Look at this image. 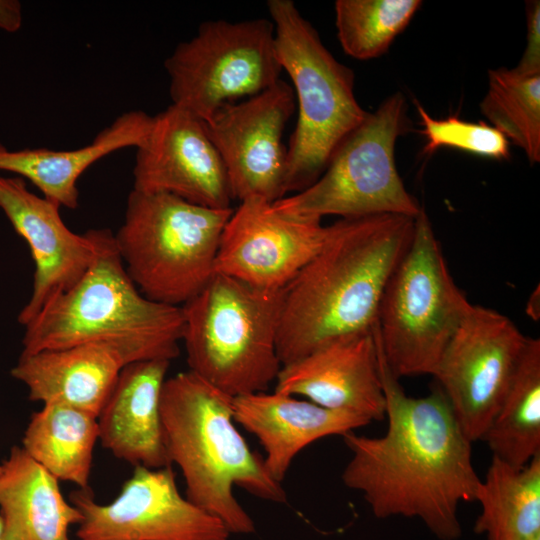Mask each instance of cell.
<instances>
[{
  "label": "cell",
  "instance_id": "cell-1",
  "mask_svg": "<svg viewBox=\"0 0 540 540\" xmlns=\"http://www.w3.org/2000/svg\"><path fill=\"white\" fill-rule=\"evenodd\" d=\"M376 337L388 426L380 437L342 435L352 453L343 483L359 491L377 518L420 519L440 540L461 536L458 507L475 501L480 484L472 442L437 387L425 397L406 395L389 370Z\"/></svg>",
  "mask_w": 540,
  "mask_h": 540
},
{
  "label": "cell",
  "instance_id": "cell-2",
  "mask_svg": "<svg viewBox=\"0 0 540 540\" xmlns=\"http://www.w3.org/2000/svg\"><path fill=\"white\" fill-rule=\"evenodd\" d=\"M415 218L381 214L327 226L318 252L285 288L276 342L282 366L332 340L373 329Z\"/></svg>",
  "mask_w": 540,
  "mask_h": 540
},
{
  "label": "cell",
  "instance_id": "cell-3",
  "mask_svg": "<svg viewBox=\"0 0 540 540\" xmlns=\"http://www.w3.org/2000/svg\"><path fill=\"white\" fill-rule=\"evenodd\" d=\"M160 412L167 458L183 474L185 497L231 534L255 531L234 486L260 499L286 501L281 483L235 427L233 397L189 370L166 379Z\"/></svg>",
  "mask_w": 540,
  "mask_h": 540
},
{
  "label": "cell",
  "instance_id": "cell-4",
  "mask_svg": "<svg viewBox=\"0 0 540 540\" xmlns=\"http://www.w3.org/2000/svg\"><path fill=\"white\" fill-rule=\"evenodd\" d=\"M95 256L83 277L26 325L22 353L87 343L115 349L126 364L171 362L180 352L182 308L152 301L130 279L110 229H90Z\"/></svg>",
  "mask_w": 540,
  "mask_h": 540
},
{
  "label": "cell",
  "instance_id": "cell-5",
  "mask_svg": "<svg viewBox=\"0 0 540 540\" xmlns=\"http://www.w3.org/2000/svg\"><path fill=\"white\" fill-rule=\"evenodd\" d=\"M284 294L214 273L181 307L189 370L231 397L267 391L282 367Z\"/></svg>",
  "mask_w": 540,
  "mask_h": 540
},
{
  "label": "cell",
  "instance_id": "cell-6",
  "mask_svg": "<svg viewBox=\"0 0 540 540\" xmlns=\"http://www.w3.org/2000/svg\"><path fill=\"white\" fill-rule=\"evenodd\" d=\"M275 49L292 81L298 108L287 147L286 194L325 171L340 144L367 117L354 94V73L340 63L291 0H269Z\"/></svg>",
  "mask_w": 540,
  "mask_h": 540
},
{
  "label": "cell",
  "instance_id": "cell-7",
  "mask_svg": "<svg viewBox=\"0 0 540 540\" xmlns=\"http://www.w3.org/2000/svg\"><path fill=\"white\" fill-rule=\"evenodd\" d=\"M232 212L132 189L124 222L114 234L132 282L148 299L182 307L215 273L220 238Z\"/></svg>",
  "mask_w": 540,
  "mask_h": 540
},
{
  "label": "cell",
  "instance_id": "cell-8",
  "mask_svg": "<svg viewBox=\"0 0 540 540\" xmlns=\"http://www.w3.org/2000/svg\"><path fill=\"white\" fill-rule=\"evenodd\" d=\"M472 304L455 284L424 209L383 291L375 331L396 378L433 375Z\"/></svg>",
  "mask_w": 540,
  "mask_h": 540
},
{
  "label": "cell",
  "instance_id": "cell-9",
  "mask_svg": "<svg viewBox=\"0 0 540 540\" xmlns=\"http://www.w3.org/2000/svg\"><path fill=\"white\" fill-rule=\"evenodd\" d=\"M409 127L405 97L396 92L340 144L309 187L275 202L276 209L322 219L381 214L415 218L423 209L405 188L395 163V144Z\"/></svg>",
  "mask_w": 540,
  "mask_h": 540
},
{
  "label": "cell",
  "instance_id": "cell-10",
  "mask_svg": "<svg viewBox=\"0 0 540 540\" xmlns=\"http://www.w3.org/2000/svg\"><path fill=\"white\" fill-rule=\"evenodd\" d=\"M164 66L172 104L202 120L226 103L270 88L282 72L267 18L205 21Z\"/></svg>",
  "mask_w": 540,
  "mask_h": 540
},
{
  "label": "cell",
  "instance_id": "cell-11",
  "mask_svg": "<svg viewBox=\"0 0 540 540\" xmlns=\"http://www.w3.org/2000/svg\"><path fill=\"white\" fill-rule=\"evenodd\" d=\"M527 339L504 314L472 304L446 346L433 376L472 443L497 412Z\"/></svg>",
  "mask_w": 540,
  "mask_h": 540
},
{
  "label": "cell",
  "instance_id": "cell-12",
  "mask_svg": "<svg viewBox=\"0 0 540 540\" xmlns=\"http://www.w3.org/2000/svg\"><path fill=\"white\" fill-rule=\"evenodd\" d=\"M82 514L78 540H228L230 532L177 488L171 466H135L118 496L98 503L90 488L70 494Z\"/></svg>",
  "mask_w": 540,
  "mask_h": 540
},
{
  "label": "cell",
  "instance_id": "cell-13",
  "mask_svg": "<svg viewBox=\"0 0 540 540\" xmlns=\"http://www.w3.org/2000/svg\"><path fill=\"white\" fill-rule=\"evenodd\" d=\"M296 108L292 86L280 79L238 103H226L204 121L226 168L233 200L286 196L283 132Z\"/></svg>",
  "mask_w": 540,
  "mask_h": 540
},
{
  "label": "cell",
  "instance_id": "cell-14",
  "mask_svg": "<svg viewBox=\"0 0 540 540\" xmlns=\"http://www.w3.org/2000/svg\"><path fill=\"white\" fill-rule=\"evenodd\" d=\"M321 220L260 198L240 201L224 226L214 271L261 289H285L322 246Z\"/></svg>",
  "mask_w": 540,
  "mask_h": 540
},
{
  "label": "cell",
  "instance_id": "cell-15",
  "mask_svg": "<svg viewBox=\"0 0 540 540\" xmlns=\"http://www.w3.org/2000/svg\"><path fill=\"white\" fill-rule=\"evenodd\" d=\"M136 149L133 189L168 193L209 208H232L226 168L199 117L171 104L153 116L146 139Z\"/></svg>",
  "mask_w": 540,
  "mask_h": 540
},
{
  "label": "cell",
  "instance_id": "cell-16",
  "mask_svg": "<svg viewBox=\"0 0 540 540\" xmlns=\"http://www.w3.org/2000/svg\"><path fill=\"white\" fill-rule=\"evenodd\" d=\"M0 209L27 242L35 264L32 294L18 315L26 326L52 299L73 287L95 256L91 230L71 231L60 206L31 192L21 177L0 175Z\"/></svg>",
  "mask_w": 540,
  "mask_h": 540
},
{
  "label": "cell",
  "instance_id": "cell-17",
  "mask_svg": "<svg viewBox=\"0 0 540 540\" xmlns=\"http://www.w3.org/2000/svg\"><path fill=\"white\" fill-rule=\"evenodd\" d=\"M275 381L276 392L303 396L324 408L370 421L385 418L374 327L332 340L283 365Z\"/></svg>",
  "mask_w": 540,
  "mask_h": 540
},
{
  "label": "cell",
  "instance_id": "cell-18",
  "mask_svg": "<svg viewBox=\"0 0 540 540\" xmlns=\"http://www.w3.org/2000/svg\"><path fill=\"white\" fill-rule=\"evenodd\" d=\"M168 360L126 364L98 417V439L116 458L151 469L171 466L163 442L160 402Z\"/></svg>",
  "mask_w": 540,
  "mask_h": 540
},
{
  "label": "cell",
  "instance_id": "cell-19",
  "mask_svg": "<svg viewBox=\"0 0 540 540\" xmlns=\"http://www.w3.org/2000/svg\"><path fill=\"white\" fill-rule=\"evenodd\" d=\"M233 417L259 440L265 451L264 465L279 483L307 445L371 423L357 414L324 408L276 391L233 397Z\"/></svg>",
  "mask_w": 540,
  "mask_h": 540
},
{
  "label": "cell",
  "instance_id": "cell-20",
  "mask_svg": "<svg viewBox=\"0 0 540 540\" xmlns=\"http://www.w3.org/2000/svg\"><path fill=\"white\" fill-rule=\"evenodd\" d=\"M125 365L112 347L87 343L21 353L11 376L27 387L31 401L61 403L98 417Z\"/></svg>",
  "mask_w": 540,
  "mask_h": 540
},
{
  "label": "cell",
  "instance_id": "cell-21",
  "mask_svg": "<svg viewBox=\"0 0 540 540\" xmlns=\"http://www.w3.org/2000/svg\"><path fill=\"white\" fill-rule=\"evenodd\" d=\"M152 123L153 116L144 111H128L101 130L90 144L73 150L41 147L14 151L0 143V171L18 174L36 186L43 197L60 207L75 209L79 204L80 176L103 157L140 146Z\"/></svg>",
  "mask_w": 540,
  "mask_h": 540
},
{
  "label": "cell",
  "instance_id": "cell-22",
  "mask_svg": "<svg viewBox=\"0 0 540 540\" xmlns=\"http://www.w3.org/2000/svg\"><path fill=\"white\" fill-rule=\"evenodd\" d=\"M0 466L3 540H71L69 528L82 514L64 498L58 480L18 446Z\"/></svg>",
  "mask_w": 540,
  "mask_h": 540
},
{
  "label": "cell",
  "instance_id": "cell-23",
  "mask_svg": "<svg viewBox=\"0 0 540 540\" xmlns=\"http://www.w3.org/2000/svg\"><path fill=\"white\" fill-rule=\"evenodd\" d=\"M97 417L61 403L34 412L22 439L24 451L58 481L89 488Z\"/></svg>",
  "mask_w": 540,
  "mask_h": 540
},
{
  "label": "cell",
  "instance_id": "cell-24",
  "mask_svg": "<svg viewBox=\"0 0 540 540\" xmlns=\"http://www.w3.org/2000/svg\"><path fill=\"white\" fill-rule=\"evenodd\" d=\"M475 501L474 531L486 540H540V454L521 468L492 457Z\"/></svg>",
  "mask_w": 540,
  "mask_h": 540
},
{
  "label": "cell",
  "instance_id": "cell-25",
  "mask_svg": "<svg viewBox=\"0 0 540 540\" xmlns=\"http://www.w3.org/2000/svg\"><path fill=\"white\" fill-rule=\"evenodd\" d=\"M482 441L493 456L521 468L540 454V340L528 337L509 388Z\"/></svg>",
  "mask_w": 540,
  "mask_h": 540
},
{
  "label": "cell",
  "instance_id": "cell-26",
  "mask_svg": "<svg viewBox=\"0 0 540 540\" xmlns=\"http://www.w3.org/2000/svg\"><path fill=\"white\" fill-rule=\"evenodd\" d=\"M480 111L492 127L524 151L531 164L540 161V73L490 69Z\"/></svg>",
  "mask_w": 540,
  "mask_h": 540
},
{
  "label": "cell",
  "instance_id": "cell-27",
  "mask_svg": "<svg viewBox=\"0 0 540 540\" xmlns=\"http://www.w3.org/2000/svg\"><path fill=\"white\" fill-rule=\"evenodd\" d=\"M421 5L420 0H337L335 25L341 47L358 60L383 55Z\"/></svg>",
  "mask_w": 540,
  "mask_h": 540
},
{
  "label": "cell",
  "instance_id": "cell-28",
  "mask_svg": "<svg viewBox=\"0 0 540 540\" xmlns=\"http://www.w3.org/2000/svg\"><path fill=\"white\" fill-rule=\"evenodd\" d=\"M417 108L421 133L426 138L424 153L431 154L441 147H449L494 159L509 158V141L491 125L467 122L456 116L435 119L422 106Z\"/></svg>",
  "mask_w": 540,
  "mask_h": 540
},
{
  "label": "cell",
  "instance_id": "cell-29",
  "mask_svg": "<svg viewBox=\"0 0 540 540\" xmlns=\"http://www.w3.org/2000/svg\"><path fill=\"white\" fill-rule=\"evenodd\" d=\"M527 44L517 70L528 73H540V2L530 1L526 5Z\"/></svg>",
  "mask_w": 540,
  "mask_h": 540
},
{
  "label": "cell",
  "instance_id": "cell-30",
  "mask_svg": "<svg viewBox=\"0 0 540 540\" xmlns=\"http://www.w3.org/2000/svg\"><path fill=\"white\" fill-rule=\"evenodd\" d=\"M22 24L21 4L14 0H0V28L15 32Z\"/></svg>",
  "mask_w": 540,
  "mask_h": 540
},
{
  "label": "cell",
  "instance_id": "cell-31",
  "mask_svg": "<svg viewBox=\"0 0 540 540\" xmlns=\"http://www.w3.org/2000/svg\"><path fill=\"white\" fill-rule=\"evenodd\" d=\"M3 536H4V523H3L2 516L0 514V540H3Z\"/></svg>",
  "mask_w": 540,
  "mask_h": 540
},
{
  "label": "cell",
  "instance_id": "cell-32",
  "mask_svg": "<svg viewBox=\"0 0 540 540\" xmlns=\"http://www.w3.org/2000/svg\"><path fill=\"white\" fill-rule=\"evenodd\" d=\"M0 468H1V466H0Z\"/></svg>",
  "mask_w": 540,
  "mask_h": 540
}]
</instances>
